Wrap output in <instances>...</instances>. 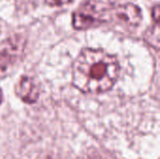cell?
<instances>
[{
  "mask_svg": "<svg viewBox=\"0 0 160 159\" xmlns=\"http://www.w3.org/2000/svg\"><path fill=\"white\" fill-rule=\"evenodd\" d=\"M112 18H115L130 27H136L140 24L142 15L139 7L133 4H125L113 7Z\"/></svg>",
  "mask_w": 160,
  "mask_h": 159,
  "instance_id": "3957f363",
  "label": "cell"
},
{
  "mask_svg": "<svg viewBox=\"0 0 160 159\" xmlns=\"http://www.w3.org/2000/svg\"><path fill=\"white\" fill-rule=\"evenodd\" d=\"M153 17H154L156 22L158 23V18H159V8H158V6H156L153 8Z\"/></svg>",
  "mask_w": 160,
  "mask_h": 159,
  "instance_id": "8992f818",
  "label": "cell"
},
{
  "mask_svg": "<svg viewBox=\"0 0 160 159\" xmlns=\"http://www.w3.org/2000/svg\"><path fill=\"white\" fill-rule=\"evenodd\" d=\"M16 95L25 103H35L39 96V86L36 81L28 76H23L16 86Z\"/></svg>",
  "mask_w": 160,
  "mask_h": 159,
  "instance_id": "277c9868",
  "label": "cell"
},
{
  "mask_svg": "<svg viewBox=\"0 0 160 159\" xmlns=\"http://www.w3.org/2000/svg\"><path fill=\"white\" fill-rule=\"evenodd\" d=\"M73 0H45V3L52 7H59L72 2Z\"/></svg>",
  "mask_w": 160,
  "mask_h": 159,
  "instance_id": "5b68a950",
  "label": "cell"
},
{
  "mask_svg": "<svg viewBox=\"0 0 160 159\" xmlns=\"http://www.w3.org/2000/svg\"><path fill=\"white\" fill-rule=\"evenodd\" d=\"M2 99H3V96H2V92H1V89H0V104L2 102Z\"/></svg>",
  "mask_w": 160,
  "mask_h": 159,
  "instance_id": "52a82bcc",
  "label": "cell"
},
{
  "mask_svg": "<svg viewBox=\"0 0 160 159\" xmlns=\"http://www.w3.org/2000/svg\"><path fill=\"white\" fill-rule=\"evenodd\" d=\"M120 66L115 56L100 49H83L72 67V84L87 94L109 91L118 79Z\"/></svg>",
  "mask_w": 160,
  "mask_h": 159,
  "instance_id": "6da1fadb",
  "label": "cell"
},
{
  "mask_svg": "<svg viewBox=\"0 0 160 159\" xmlns=\"http://www.w3.org/2000/svg\"><path fill=\"white\" fill-rule=\"evenodd\" d=\"M113 4L111 0H87L73 14L75 29L84 30L108 22L112 16Z\"/></svg>",
  "mask_w": 160,
  "mask_h": 159,
  "instance_id": "7a4b0ae2",
  "label": "cell"
}]
</instances>
